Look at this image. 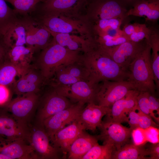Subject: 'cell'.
Masks as SVG:
<instances>
[{
  "label": "cell",
  "mask_w": 159,
  "mask_h": 159,
  "mask_svg": "<svg viewBox=\"0 0 159 159\" xmlns=\"http://www.w3.org/2000/svg\"><path fill=\"white\" fill-rule=\"evenodd\" d=\"M79 61L86 69L88 80L98 84L105 80H127L128 71L124 69L94 42L83 51Z\"/></svg>",
  "instance_id": "1"
},
{
  "label": "cell",
  "mask_w": 159,
  "mask_h": 159,
  "mask_svg": "<svg viewBox=\"0 0 159 159\" xmlns=\"http://www.w3.org/2000/svg\"><path fill=\"white\" fill-rule=\"evenodd\" d=\"M80 52L62 47L52 39L34 57L32 65L40 71L46 84L58 68L78 61L81 55Z\"/></svg>",
  "instance_id": "2"
},
{
  "label": "cell",
  "mask_w": 159,
  "mask_h": 159,
  "mask_svg": "<svg viewBox=\"0 0 159 159\" xmlns=\"http://www.w3.org/2000/svg\"><path fill=\"white\" fill-rule=\"evenodd\" d=\"M146 42L144 48L130 65L127 80L139 92H148L154 95L156 87L152 67L151 50Z\"/></svg>",
  "instance_id": "3"
},
{
  "label": "cell",
  "mask_w": 159,
  "mask_h": 159,
  "mask_svg": "<svg viewBox=\"0 0 159 159\" xmlns=\"http://www.w3.org/2000/svg\"><path fill=\"white\" fill-rule=\"evenodd\" d=\"M30 17L37 23L54 32L68 33L77 32L93 37L90 23L87 24L81 20L71 18L74 16L59 14Z\"/></svg>",
  "instance_id": "4"
},
{
  "label": "cell",
  "mask_w": 159,
  "mask_h": 159,
  "mask_svg": "<svg viewBox=\"0 0 159 159\" xmlns=\"http://www.w3.org/2000/svg\"><path fill=\"white\" fill-rule=\"evenodd\" d=\"M41 92L29 93L18 96L12 99L3 109L9 112L21 124L30 128L32 119L36 111Z\"/></svg>",
  "instance_id": "5"
},
{
  "label": "cell",
  "mask_w": 159,
  "mask_h": 159,
  "mask_svg": "<svg viewBox=\"0 0 159 159\" xmlns=\"http://www.w3.org/2000/svg\"><path fill=\"white\" fill-rule=\"evenodd\" d=\"M41 94L36 111L35 123L42 125L50 117L69 107L73 103L60 94L53 86Z\"/></svg>",
  "instance_id": "6"
},
{
  "label": "cell",
  "mask_w": 159,
  "mask_h": 159,
  "mask_svg": "<svg viewBox=\"0 0 159 159\" xmlns=\"http://www.w3.org/2000/svg\"><path fill=\"white\" fill-rule=\"evenodd\" d=\"M100 83L81 81L70 85L58 86L51 85L62 95L75 102L96 104Z\"/></svg>",
  "instance_id": "7"
},
{
  "label": "cell",
  "mask_w": 159,
  "mask_h": 159,
  "mask_svg": "<svg viewBox=\"0 0 159 159\" xmlns=\"http://www.w3.org/2000/svg\"><path fill=\"white\" fill-rule=\"evenodd\" d=\"M105 116L98 127L100 133L96 136L98 140L103 141V144H112L116 150H118L127 143L133 130L121 123L112 121Z\"/></svg>",
  "instance_id": "8"
},
{
  "label": "cell",
  "mask_w": 159,
  "mask_h": 159,
  "mask_svg": "<svg viewBox=\"0 0 159 159\" xmlns=\"http://www.w3.org/2000/svg\"><path fill=\"white\" fill-rule=\"evenodd\" d=\"M87 4V0H52L40 2L29 14L32 16L61 14L75 16L74 14Z\"/></svg>",
  "instance_id": "9"
},
{
  "label": "cell",
  "mask_w": 159,
  "mask_h": 159,
  "mask_svg": "<svg viewBox=\"0 0 159 159\" xmlns=\"http://www.w3.org/2000/svg\"><path fill=\"white\" fill-rule=\"evenodd\" d=\"M87 20L93 23L100 20L127 17L128 10L117 0H94L88 3Z\"/></svg>",
  "instance_id": "10"
},
{
  "label": "cell",
  "mask_w": 159,
  "mask_h": 159,
  "mask_svg": "<svg viewBox=\"0 0 159 159\" xmlns=\"http://www.w3.org/2000/svg\"><path fill=\"white\" fill-rule=\"evenodd\" d=\"M132 89H135L134 86L127 80L102 82L100 84L96 104L111 108L115 102L123 98Z\"/></svg>",
  "instance_id": "11"
},
{
  "label": "cell",
  "mask_w": 159,
  "mask_h": 159,
  "mask_svg": "<svg viewBox=\"0 0 159 159\" xmlns=\"http://www.w3.org/2000/svg\"><path fill=\"white\" fill-rule=\"evenodd\" d=\"M146 42L145 39L138 42L128 41L112 47H103L98 45L120 67L128 71L130 65L144 48Z\"/></svg>",
  "instance_id": "12"
},
{
  "label": "cell",
  "mask_w": 159,
  "mask_h": 159,
  "mask_svg": "<svg viewBox=\"0 0 159 159\" xmlns=\"http://www.w3.org/2000/svg\"><path fill=\"white\" fill-rule=\"evenodd\" d=\"M29 142L40 159H58L61 153L51 144L42 125L35 123L30 127Z\"/></svg>",
  "instance_id": "13"
},
{
  "label": "cell",
  "mask_w": 159,
  "mask_h": 159,
  "mask_svg": "<svg viewBox=\"0 0 159 159\" xmlns=\"http://www.w3.org/2000/svg\"><path fill=\"white\" fill-rule=\"evenodd\" d=\"M21 19L25 28L26 47L34 54L39 52L50 43L52 35L47 30L35 22L29 15Z\"/></svg>",
  "instance_id": "14"
},
{
  "label": "cell",
  "mask_w": 159,
  "mask_h": 159,
  "mask_svg": "<svg viewBox=\"0 0 159 159\" xmlns=\"http://www.w3.org/2000/svg\"><path fill=\"white\" fill-rule=\"evenodd\" d=\"M85 105L75 102L45 120L42 125L49 138L59 130L77 120Z\"/></svg>",
  "instance_id": "15"
},
{
  "label": "cell",
  "mask_w": 159,
  "mask_h": 159,
  "mask_svg": "<svg viewBox=\"0 0 159 159\" xmlns=\"http://www.w3.org/2000/svg\"><path fill=\"white\" fill-rule=\"evenodd\" d=\"M88 80L87 71L79 60L58 68L47 84L58 86L66 85L79 81Z\"/></svg>",
  "instance_id": "16"
},
{
  "label": "cell",
  "mask_w": 159,
  "mask_h": 159,
  "mask_svg": "<svg viewBox=\"0 0 159 159\" xmlns=\"http://www.w3.org/2000/svg\"><path fill=\"white\" fill-rule=\"evenodd\" d=\"M30 128L18 122L9 112L0 108V138L7 141L24 139L28 142Z\"/></svg>",
  "instance_id": "17"
},
{
  "label": "cell",
  "mask_w": 159,
  "mask_h": 159,
  "mask_svg": "<svg viewBox=\"0 0 159 159\" xmlns=\"http://www.w3.org/2000/svg\"><path fill=\"white\" fill-rule=\"evenodd\" d=\"M45 81L40 71L32 66L29 70L10 86L13 94L19 96L27 93L41 92Z\"/></svg>",
  "instance_id": "18"
},
{
  "label": "cell",
  "mask_w": 159,
  "mask_h": 159,
  "mask_svg": "<svg viewBox=\"0 0 159 159\" xmlns=\"http://www.w3.org/2000/svg\"><path fill=\"white\" fill-rule=\"evenodd\" d=\"M84 130L77 119L57 131L49 138L51 143L61 153L65 155L71 144Z\"/></svg>",
  "instance_id": "19"
},
{
  "label": "cell",
  "mask_w": 159,
  "mask_h": 159,
  "mask_svg": "<svg viewBox=\"0 0 159 159\" xmlns=\"http://www.w3.org/2000/svg\"><path fill=\"white\" fill-rule=\"evenodd\" d=\"M0 153L10 159H39L28 141L23 139L7 141L0 138Z\"/></svg>",
  "instance_id": "20"
},
{
  "label": "cell",
  "mask_w": 159,
  "mask_h": 159,
  "mask_svg": "<svg viewBox=\"0 0 159 159\" xmlns=\"http://www.w3.org/2000/svg\"><path fill=\"white\" fill-rule=\"evenodd\" d=\"M81 111L77 120L84 130L95 132L102 122L103 117L109 113L110 108L94 103H87Z\"/></svg>",
  "instance_id": "21"
},
{
  "label": "cell",
  "mask_w": 159,
  "mask_h": 159,
  "mask_svg": "<svg viewBox=\"0 0 159 159\" xmlns=\"http://www.w3.org/2000/svg\"><path fill=\"white\" fill-rule=\"evenodd\" d=\"M139 92L135 89L129 90L124 97L113 104L110 112L106 115L115 122H127L129 112L137 107V99Z\"/></svg>",
  "instance_id": "22"
},
{
  "label": "cell",
  "mask_w": 159,
  "mask_h": 159,
  "mask_svg": "<svg viewBox=\"0 0 159 159\" xmlns=\"http://www.w3.org/2000/svg\"><path fill=\"white\" fill-rule=\"evenodd\" d=\"M126 15L144 17L146 21L155 22L159 18V0H141L128 10Z\"/></svg>",
  "instance_id": "23"
},
{
  "label": "cell",
  "mask_w": 159,
  "mask_h": 159,
  "mask_svg": "<svg viewBox=\"0 0 159 159\" xmlns=\"http://www.w3.org/2000/svg\"><path fill=\"white\" fill-rule=\"evenodd\" d=\"M98 141L96 136L83 130L70 145L67 152L68 158L82 159L94 146L98 143Z\"/></svg>",
  "instance_id": "24"
},
{
  "label": "cell",
  "mask_w": 159,
  "mask_h": 159,
  "mask_svg": "<svg viewBox=\"0 0 159 159\" xmlns=\"http://www.w3.org/2000/svg\"><path fill=\"white\" fill-rule=\"evenodd\" d=\"M46 29L57 43L71 50L83 52L89 42L93 40L85 39L82 37L72 35L70 33H57Z\"/></svg>",
  "instance_id": "25"
},
{
  "label": "cell",
  "mask_w": 159,
  "mask_h": 159,
  "mask_svg": "<svg viewBox=\"0 0 159 159\" xmlns=\"http://www.w3.org/2000/svg\"><path fill=\"white\" fill-rule=\"evenodd\" d=\"M34 52L29 48L23 46L11 48L8 52V59L13 63L28 71L32 67L31 62L34 57Z\"/></svg>",
  "instance_id": "26"
},
{
  "label": "cell",
  "mask_w": 159,
  "mask_h": 159,
  "mask_svg": "<svg viewBox=\"0 0 159 159\" xmlns=\"http://www.w3.org/2000/svg\"><path fill=\"white\" fill-rule=\"evenodd\" d=\"M2 39L10 48L15 46H23L26 44L25 26L21 18L13 23L5 34Z\"/></svg>",
  "instance_id": "27"
},
{
  "label": "cell",
  "mask_w": 159,
  "mask_h": 159,
  "mask_svg": "<svg viewBox=\"0 0 159 159\" xmlns=\"http://www.w3.org/2000/svg\"><path fill=\"white\" fill-rule=\"evenodd\" d=\"M147 156L145 145L127 143L114 152L112 159H146Z\"/></svg>",
  "instance_id": "28"
},
{
  "label": "cell",
  "mask_w": 159,
  "mask_h": 159,
  "mask_svg": "<svg viewBox=\"0 0 159 159\" xmlns=\"http://www.w3.org/2000/svg\"><path fill=\"white\" fill-rule=\"evenodd\" d=\"M150 33L147 42L150 44L152 53L151 64L156 88L159 87V31L158 27H150Z\"/></svg>",
  "instance_id": "29"
},
{
  "label": "cell",
  "mask_w": 159,
  "mask_h": 159,
  "mask_svg": "<svg viewBox=\"0 0 159 159\" xmlns=\"http://www.w3.org/2000/svg\"><path fill=\"white\" fill-rule=\"evenodd\" d=\"M28 71L7 60L0 65V85L10 86L15 81V77H20Z\"/></svg>",
  "instance_id": "30"
},
{
  "label": "cell",
  "mask_w": 159,
  "mask_h": 159,
  "mask_svg": "<svg viewBox=\"0 0 159 159\" xmlns=\"http://www.w3.org/2000/svg\"><path fill=\"white\" fill-rule=\"evenodd\" d=\"M19 18L14 9L7 5L5 0H0V37Z\"/></svg>",
  "instance_id": "31"
},
{
  "label": "cell",
  "mask_w": 159,
  "mask_h": 159,
  "mask_svg": "<svg viewBox=\"0 0 159 159\" xmlns=\"http://www.w3.org/2000/svg\"><path fill=\"white\" fill-rule=\"evenodd\" d=\"M116 149L112 144H106L94 146L82 158V159H112Z\"/></svg>",
  "instance_id": "32"
},
{
  "label": "cell",
  "mask_w": 159,
  "mask_h": 159,
  "mask_svg": "<svg viewBox=\"0 0 159 159\" xmlns=\"http://www.w3.org/2000/svg\"><path fill=\"white\" fill-rule=\"evenodd\" d=\"M123 20L120 18H112L100 20L91 25L94 37L100 36L106 32L112 29H120Z\"/></svg>",
  "instance_id": "33"
},
{
  "label": "cell",
  "mask_w": 159,
  "mask_h": 159,
  "mask_svg": "<svg viewBox=\"0 0 159 159\" xmlns=\"http://www.w3.org/2000/svg\"><path fill=\"white\" fill-rule=\"evenodd\" d=\"M14 7L15 14L22 16H27L32 12L41 0H5Z\"/></svg>",
  "instance_id": "34"
},
{
  "label": "cell",
  "mask_w": 159,
  "mask_h": 159,
  "mask_svg": "<svg viewBox=\"0 0 159 159\" xmlns=\"http://www.w3.org/2000/svg\"><path fill=\"white\" fill-rule=\"evenodd\" d=\"M95 39L97 44L103 47H113L130 41L128 38L123 34L117 37L105 35L95 37Z\"/></svg>",
  "instance_id": "35"
},
{
  "label": "cell",
  "mask_w": 159,
  "mask_h": 159,
  "mask_svg": "<svg viewBox=\"0 0 159 159\" xmlns=\"http://www.w3.org/2000/svg\"><path fill=\"white\" fill-rule=\"evenodd\" d=\"M148 92H140L137 99V110L138 109L143 112L150 116L156 122L159 123V118L155 115V114L151 109L148 98Z\"/></svg>",
  "instance_id": "36"
},
{
  "label": "cell",
  "mask_w": 159,
  "mask_h": 159,
  "mask_svg": "<svg viewBox=\"0 0 159 159\" xmlns=\"http://www.w3.org/2000/svg\"><path fill=\"white\" fill-rule=\"evenodd\" d=\"M150 33V27H148L145 24L142 28L132 34L128 37L130 41L138 42L145 39L148 41Z\"/></svg>",
  "instance_id": "37"
},
{
  "label": "cell",
  "mask_w": 159,
  "mask_h": 159,
  "mask_svg": "<svg viewBox=\"0 0 159 159\" xmlns=\"http://www.w3.org/2000/svg\"><path fill=\"white\" fill-rule=\"evenodd\" d=\"M13 94L10 86L0 85V108H4L9 103Z\"/></svg>",
  "instance_id": "38"
},
{
  "label": "cell",
  "mask_w": 159,
  "mask_h": 159,
  "mask_svg": "<svg viewBox=\"0 0 159 159\" xmlns=\"http://www.w3.org/2000/svg\"><path fill=\"white\" fill-rule=\"evenodd\" d=\"M139 115L138 128L147 129L151 127H158V125L154 122L152 117L145 114L140 110H137Z\"/></svg>",
  "instance_id": "39"
},
{
  "label": "cell",
  "mask_w": 159,
  "mask_h": 159,
  "mask_svg": "<svg viewBox=\"0 0 159 159\" xmlns=\"http://www.w3.org/2000/svg\"><path fill=\"white\" fill-rule=\"evenodd\" d=\"M136 110L137 107L130 111L127 115V122L133 130L138 128L139 115L138 112H136Z\"/></svg>",
  "instance_id": "40"
},
{
  "label": "cell",
  "mask_w": 159,
  "mask_h": 159,
  "mask_svg": "<svg viewBox=\"0 0 159 159\" xmlns=\"http://www.w3.org/2000/svg\"><path fill=\"white\" fill-rule=\"evenodd\" d=\"M145 24L136 23L127 24L125 25L122 30L123 34L128 38L132 34L142 28Z\"/></svg>",
  "instance_id": "41"
},
{
  "label": "cell",
  "mask_w": 159,
  "mask_h": 159,
  "mask_svg": "<svg viewBox=\"0 0 159 159\" xmlns=\"http://www.w3.org/2000/svg\"><path fill=\"white\" fill-rule=\"evenodd\" d=\"M10 49L4 42L2 36L0 37V65L9 60L8 54Z\"/></svg>",
  "instance_id": "42"
},
{
  "label": "cell",
  "mask_w": 159,
  "mask_h": 159,
  "mask_svg": "<svg viewBox=\"0 0 159 159\" xmlns=\"http://www.w3.org/2000/svg\"><path fill=\"white\" fill-rule=\"evenodd\" d=\"M148 156H149V159H159V143L151 144L147 148Z\"/></svg>",
  "instance_id": "43"
},
{
  "label": "cell",
  "mask_w": 159,
  "mask_h": 159,
  "mask_svg": "<svg viewBox=\"0 0 159 159\" xmlns=\"http://www.w3.org/2000/svg\"><path fill=\"white\" fill-rule=\"evenodd\" d=\"M148 98L149 105L151 110L153 111H156L157 114L159 113V99L153 95L148 92Z\"/></svg>",
  "instance_id": "44"
},
{
  "label": "cell",
  "mask_w": 159,
  "mask_h": 159,
  "mask_svg": "<svg viewBox=\"0 0 159 159\" xmlns=\"http://www.w3.org/2000/svg\"><path fill=\"white\" fill-rule=\"evenodd\" d=\"M122 5L127 8V7H132L137 3L141 0H117Z\"/></svg>",
  "instance_id": "45"
},
{
  "label": "cell",
  "mask_w": 159,
  "mask_h": 159,
  "mask_svg": "<svg viewBox=\"0 0 159 159\" xmlns=\"http://www.w3.org/2000/svg\"><path fill=\"white\" fill-rule=\"evenodd\" d=\"M0 159H10L8 157L0 153Z\"/></svg>",
  "instance_id": "46"
},
{
  "label": "cell",
  "mask_w": 159,
  "mask_h": 159,
  "mask_svg": "<svg viewBox=\"0 0 159 159\" xmlns=\"http://www.w3.org/2000/svg\"><path fill=\"white\" fill-rule=\"evenodd\" d=\"M51 0H41L40 2H45L49 1Z\"/></svg>",
  "instance_id": "47"
},
{
  "label": "cell",
  "mask_w": 159,
  "mask_h": 159,
  "mask_svg": "<svg viewBox=\"0 0 159 159\" xmlns=\"http://www.w3.org/2000/svg\"><path fill=\"white\" fill-rule=\"evenodd\" d=\"M94 0H87V1H88V3H89V2H90L92 1H93Z\"/></svg>",
  "instance_id": "48"
}]
</instances>
